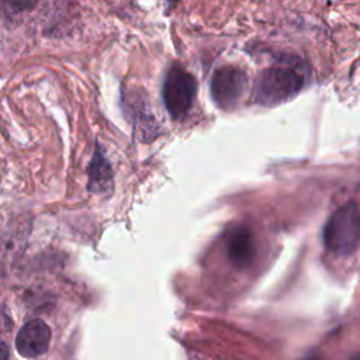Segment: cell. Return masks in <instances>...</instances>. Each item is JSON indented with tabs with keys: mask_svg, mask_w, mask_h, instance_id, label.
I'll list each match as a JSON object with an SVG mask.
<instances>
[{
	"mask_svg": "<svg viewBox=\"0 0 360 360\" xmlns=\"http://www.w3.org/2000/svg\"><path fill=\"white\" fill-rule=\"evenodd\" d=\"M304 86L305 75L297 66H270L257 75L253 97L259 104L270 107L291 100Z\"/></svg>",
	"mask_w": 360,
	"mask_h": 360,
	"instance_id": "cell-1",
	"label": "cell"
},
{
	"mask_svg": "<svg viewBox=\"0 0 360 360\" xmlns=\"http://www.w3.org/2000/svg\"><path fill=\"white\" fill-rule=\"evenodd\" d=\"M323 246L333 255H349L360 245V208L347 202L338 208L322 231Z\"/></svg>",
	"mask_w": 360,
	"mask_h": 360,
	"instance_id": "cell-2",
	"label": "cell"
},
{
	"mask_svg": "<svg viewBox=\"0 0 360 360\" xmlns=\"http://www.w3.org/2000/svg\"><path fill=\"white\" fill-rule=\"evenodd\" d=\"M197 94V80L180 65H173L166 72L162 97L167 112L174 118H183L191 108Z\"/></svg>",
	"mask_w": 360,
	"mask_h": 360,
	"instance_id": "cell-3",
	"label": "cell"
},
{
	"mask_svg": "<svg viewBox=\"0 0 360 360\" xmlns=\"http://www.w3.org/2000/svg\"><path fill=\"white\" fill-rule=\"evenodd\" d=\"M248 89L246 73L235 66L218 68L211 79V96L215 104L224 110L233 108Z\"/></svg>",
	"mask_w": 360,
	"mask_h": 360,
	"instance_id": "cell-4",
	"label": "cell"
},
{
	"mask_svg": "<svg viewBox=\"0 0 360 360\" xmlns=\"http://www.w3.org/2000/svg\"><path fill=\"white\" fill-rule=\"evenodd\" d=\"M51 342V329L41 319H32L22 325L15 336V350L20 356L34 359L44 354Z\"/></svg>",
	"mask_w": 360,
	"mask_h": 360,
	"instance_id": "cell-5",
	"label": "cell"
},
{
	"mask_svg": "<svg viewBox=\"0 0 360 360\" xmlns=\"http://www.w3.org/2000/svg\"><path fill=\"white\" fill-rule=\"evenodd\" d=\"M225 249L228 259L236 266H248L256 253L255 239L249 228L236 225L231 228L225 236Z\"/></svg>",
	"mask_w": 360,
	"mask_h": 360,
	"instance_id": "cell-6",
	"label": "cell"
},
{
	"mask_svg": "<svg viewBox=\"0 0 360 360\" xmlns=\"http://www.w3.org/2000/svg\"><path fill=\"white\" fill-rule=\"evenodd\" d=\"M112 187V170L110 162L103 155V150L97 148L93 153L89 165V181L87 188L91 193H105Z\"/></svg>",
	"mask_w": 360,
	"mask_h": 360,
	"instance_id": "cell-7",
	"label": "cell"
},
{
	"mask_svg": "<svg viewBox=\"0 0 360 360\" xmlns=\"http://www.w3.org/2000/svg\"><path fill=\"white\" fill-rule=\"evenodd\" d=\"M302 360H325L321 354H315V353H311V354H307Z\"/></svg>",
	"mask_w": 360,
	"mask_h": 360,
	"instance_id": "cell-8",
	"label": "cell"
},
{
	"mask_svg": "<svg viewBox=\"0 0 360 360\" xmlns=\"http://www.w3.org/2000/svg\"><path fill=\"white\" fill-rule=\"evenodd\" d=\"M350 360H360V353H356V354H353Z\"/></svg>",
	"mask_w": 360,
	"mask_h": 360,
	"instance_id": "cell-9",
	"label": "cell"
}]
</instances>
